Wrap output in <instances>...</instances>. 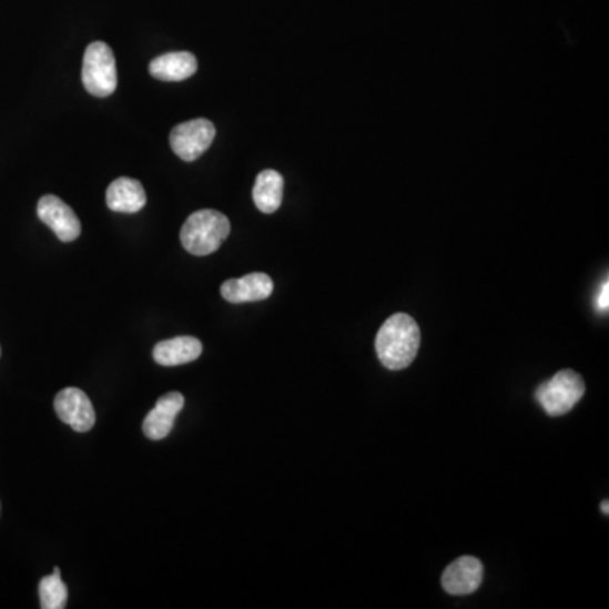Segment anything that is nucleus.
I'll list each match as a JSON object with an SVG mask.
<instances>
[{
	"label": "nucleus",
	"mask_w": 609,
	"mask_h": 609,
	"mask_svg": "<svg viewBox=\"0 0 609 609\" xmlns=\"http://www.w3.org/2000/svg\"><path fill=\"white\" fill-rule=\"evenodd\" d=\"M40 598L43 609H63L67 606L68 589L61 581L60 567H54L51 576L41 579Z\"/></svg>",
	"instance_id": "obj_15"
},
{
	"label": "nucleus",
	"mask_w": 609,
	"mask_h": 609,
	"mask_svg": "<svg viewBox=\"0 0 609 609\" xmlns=\"http://www.w3.org/2000/svg\"><path fill=\"white\" fill-rule=\"evenodd\" d=\"M185 406L182 393H168L158 399L156 406L143 422V432L151 440H163L172 432L175 418Z\"/></svg>",
	"instance_id": "obj_9"
},
{
	"label": "nucleus",
	"mask_w": 609,
	"mask_h": 609,
	"mask_svg": "<svg viewBox=\"0 0 609 609\" xmlns=\"http://www.w3.org/2000/svg\"><path fill=\"white\" fill-rule=\"evenodd\" d=\"M0 353H2V351H0Z\"/></svg>",
	"instance_id": "obj_18"
},
{
	"label": "nucleus",
	"mask_w": 609,
	"mask_h": 609,
	"mask_svg": "<svg viewBox=\"0 0 609 609\" xmlns=\"http://www.w3.org/2000/svg\"><path fill=\"white\" fill-rule=\"evenodd\" d=\"M275 290L273 280L264 273H251L243 278L227 280L221 286L222 296L229 303H251L270 298Z\"/></svg>",
	"instance_id": "obj_10"
},
{
	"label": "nucleus",
	"mask_w": 609,
	"mask_h": 609,
	"mask_svg": "<svg viewBox=\"0 0 609 609\" xmlns=\"http://www.w3.org/2000/svg\"><path fill=\"white\" fill-rule=\"evenodd\" d=\"M203 347L199 338L175 337L161 341L153 351L154 361L161 366H182V364L193 363L199 359Z\"/></svg>",
	"instance_id": "obj_13"
},
{
	"label": "nucleus",
	"mask_w": 609,
	"mask_h": 609,
	"mask_svg": "<svg viewBox=\"0 0 609 609\" xmlns=\"http://www.w3.org/2000/svg\"><path fill=\"white\" fill-rule=\"evenodd\" d=\"M54 410L63 424L70 425L73 430L89 432L95 425V410L92 402L82 389L64 388L54 398Z\"/></svg>",
	"instance_id": "obj_7"
},
{
	"label": "nucleus",
	"mask_w": 609,
	"mask_h": 609,
	"mask_svg": "<svg viewBox=\"0 0 609 609\" xmlns=\"http://www.w3.org/2000/svg\"><path fill=\"white\" fill-rule=\"evenodd\" d=\"M285 180L275 170H264L257 175L253 189V200L263 214H275L283 202Z\"/></svg>",
	"instance_id": "obj_14"
},
{
	"label": "nucleus",
	"mask_w": 609,
	"mask_h": 609,
	"mask_svg": "<svg viewBox=\"0 0 609 609\" xmlns=\"http://www.w3.org/2000/svg\"><path fill=\"white\" fill-rule=\"evenodd\" d=\"M105 199H108V207L111 211L122 212V214L140 212L146 205L148 200L144 186L138 180L125 179V176L114 180L109 185Z\"/></svg>",
	"instance_id": "obj_12"
},
{
	"label": "nucleus",
	"mask_w": 609,
	"mask_h": 609,
	"mask_svg": "<svg viewBox=\"0 0 609 609\" xmlns=\"http://www.w3.org/2000/svg\"><path fill=\"white\" fill-rule=\"evenodd\" d=\"M82 82L90 95L105 99L118 89L115 58L109 44L95 41L83 54Z\"/></svg>",
	"instance_id": "obj_3"
},
{
	"label": "nucleus",
	"mask_w": 609,
	"mask_h": 609,
	"mask_svg": "<svg viewBox=\"0 0 609 609\" xmlns=\"http://www.w3.org/2000/svg\"><path fill=\"white\" fill-rule=\"evenodd\" d=\"M483 574L485 569L481 560L470 556L460 557L444 570V589L453 596L473 595L481 586Z\"/></svg>",
	"instance_id": "obj_8"
},
{
	"label": "nucleus",
	"mask_w": 609,
	"mask_h": 609,
	"mask_svg": "<svg viewBox=\"0 0 609 609\" xmlns=\"http://www.w3.org/2000/svg\"><path fill=\"white\" fill-rule=\"evenodd\" d=\"M599 308L601 311H608L609 308V285L608 282L605 283V286H602L601 295H599Z\"/></svg>",
	"instance_id": "obj_16"
},
{
	"label": "nucleus",
	"mask_w": 609,
	"mask_h": 609,
	"mask_svg": "<svg viewBox=\"0 0 609 609\" xmlns=\"http://www.w3.org/2000/svg\"><path fill=\"white\" fill-rule=\"evenodd\" d=\"M231 234V222L222 212L203 209L186 219L180 232L183 247L193 256H209L224 244Z\"/></svg>",
	"instance_id": "obj_2"
},
{
	"label": "nucleus",
	"mask_w": 609,
	"mask_h": 609,
	"mask_svg": "<svg viewBox=\"0 0 609 609\" xmlns=\"http://www.w3.org/2000/svg\"><path fill=\"white\" fill-rule=\"evenodd\" d=\"M38 217L63 243H73L82 234V224H80L79 217L60 196H41L40 202H38Z\"/></svg>",
	"instance_id": "obj_6"
},
{
	"label": "nucleus",
	"mask_w": 609,
	"mask_h": 609,
	"mask_svg": "<svg viewBox=\"0 0 609 609\" xmlns=\"http://www.w3.org/2000/svg\"><path fill=\"white\" fill-rule=\"evenodd\" d=\"M215 140V125L207 119H193L175 125L170 134V146L180 160H199Z\"/></svg>",
	"instance_id": "obj_5"
},
{
	"label": "nucleus",
	"mask_w": 609,
	"mask_h": 609,
	"mask_svg": "<svg viewBox=\"0 0 609 609\" xmlns=\"http://www.w3.org/2000/svg\"><path fill=\"white\" fill-rule=\"evenodd\" d=\"M585 393L586 383L582 376L576 371L562 369L550 382L544 383L535 396L550 417H560L569 414Z\"/></svg>",
	"instance_id": "obj_4"
},
{
	"label": "nucleus",
	"mask_w": 609,
	"mask_h": 609,
	"mask_svg": "<svg viewBox=\"0 0 609 609\" xmlns=\"http://www.w3.org/2000/svg\"><path fill=\"white\" fill-rule=\"evenodd\" d=\"M420 327L406 314L386 318L376 335V353L383 366L402 371L410 366L420 349Z\"/></svg>",
	"instance_id": "obj_1"
},
{
	"label": "nucleus",
	"mask_w": 609,
	"mask_h": 609,
	"mask_svg": "<svg viewBox=\"0 0 609 609\" xmlns=\"http://www.w3.org/2000/svg\"><path fill=\"white\" fill-rule=\"evenodd\" d=\"M196 58L189 51H175V53L161 54L150 63V73L153 79L161 82H183L195 75Z\"/></svg>",
	"instance_id": "obj_11"
},
{
	"label": "nucleus",
	"mask_w": 609,
	"mask_h": 609,
	"mask_svg": "<svg viewBox=\"0 0 609 609\" xmlns=\"http://www.w3.org/2000/svg\"><path fill=\"white\" fill-rule=\"evenodd\" d=\"M601 511H602V514H605V515H608V514H609V505H608V501H605V505H601Z\"/></svg>",
	"instance_id": "obj_17"
}]
</instances>
